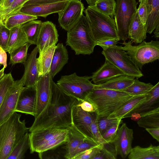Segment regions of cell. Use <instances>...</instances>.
Masks as SVG:
<instances>
[{
  "label": "cell",
  "instance_id": "4",
  "mask_svg": "<svg viewBox=\"0 0 159 159\" xmlns=\"http://www.w3.org/2000/svg\"><path fill=\"white\" fill-rule=\"evenodd\" d=\"M84 12L92 39L96 43L109 39L120 40L113 18L101 12L93 7L88 6Z\"/></svg>",
  "mask_w": 159,
  "mask_h": 159
},
{
  "label": "cell",
  "instance_id": "8",
  "mask_svg": "<svg viewBox=\"0 0 159 159\" xmlns=\"http://www.w3.org/2000/svg\"><path fill=\"white\" fill-rule=\"evenodd\" d=\"M102 53L105 60L110 62L121 70L124 74L139 78L143 76L141 71L125 51L118 46L102 47Z\"/></svg>",
  "mask_w": 159,
  "mask_h": 159
},
{
  "label": "cell",
  "instance_id": "9",
  "mask_svg": "<svg viewBox=\"0 0 159 159\" xmlns=\"http://www.w3.org/2000/svg\"><path fill=\"white\" fill-rule=\"evenodd\" d=\"M114 20L120 40L128 39V27L132 15L137 9L136 0H116Z\"/></svg>",
  "mask_w": 159,
  "mask_h": 159
},
{
  "label": "cell",
  "instance_id": "10",
  "mask_svg": "<svg viewBox=\"0 0 159 159\" xmlns=\"http://www.w3.org/2000/svg\"><path fill=\"white\" fill-rule=\"evenodd\" d=\"M53 78L50 72L40 76L35 84L36 104L34 119L40 116L48 106L52 95Z\"/></svg>",
  "mask_w": 159,
  "mask_h": 159
},
{
  "label": "cell",
  "instance_id": "45",
  "mask_svg": "<svg viewBox=\"0 0 159 159\" xmlns=\"http://www.w3.org/2000/svg\"><path fill=\"white\" fill-rule=\"evenodd\" d=\"M92 116V121L91 129L94 139L98 143L103 144L107 143L103 139L98 129L97 123V115L95 112L91 113Z\"/></svg>",
  "mask_w": 159,
  "mask_h": 159
},
{
  "label": "cell",
  "instance_id": "7",
  "mask_svg": "<svg viewBox=\"0 0 159 159\" xmlns=\"http://www.w3.org/2000/svg\"><path fill=\"white\" fill-rule=\"evenodd\" d=\"M90 79L91 76H80L74 73L62 76L56 84L65 93L82 102L94 87Z\"/></svg>",
  "mask_w": 159,
  "mask_h": 159
},
{
  "label": "cell",
  "instance_id": "22",
  "mask_svg": "<svg viewBox=\"0 0 159 159\" xmlns=\"http://www.w3.org/2000/svg\"><path fill=\"white\" fill-rule=\"evenodd\" d=\"M69 59L68 52L66 47L59 43L55 47L50 66V73L53 78L67 63Z\"/></svg>",
  "mask_w": 159,
  "mask_h": 159
},
{
  "label": "cell",
  "instance_id": "21",
  "mask_svg": "<svg viewBox=\"0 0 159 159\" xmlns=\"http://www.w3.org/2000/svg\"><path fill=\"white\" fill-rule=\"evenodd\" d=\"M147 33L146 24L141 23L137 9L132 15L128 27L129 39L135 43H139L146 39Z\"/></svg>",
  "mask_w": 159,
  "mask_h": 159
},
{
  "label": "cell",
  "instance_id": "52",
  "mask_svg": "<svg viewBox=\"0 0 159 159\" xmlns=\"http://www.w3.org/2000/svg\"><path fill=\"white\" fill-rule=\"evenodd\" d=\"M84 111L89 113L95 112V110L93 105L89 102L84 100L80 102L78 104Z\"/></svg>",
  "mask_w": 159,
  "mask_h": 159
},
{
  "label": "cell",
  "instance_id": "36",
  "mask_svg": "<svg viewBox=\"0 0 159 159\" xmlns=\"http://www.w3.org/2000/svg\"><path fill=\"white\" fill-rule=\"evenodd\" d=\"M31 45L27 42L12 51L10 53L9 64L15 65L18 63H24L27 59L28 50Z\"/></svg>",
  "mask_w": 159,
  "mask_h": 159
},
{
  "label": "cell",
  "instance_id": "59",
  "mask_svg": "<svg viewBox=\"0 0 159 159\" xmlns=\"http://www.w3.org/2000/svg\"><path fill=\"white\" fill-rule=\"evenodd\" d=\"M5 68L3 67L0 70V80L2 77L4 75V71Z\"/></svg>",
  "mask_w": 159,
  "mask_h": 159
},
{
  "label": "cell",
  "instance_id": "56",
  "mask_svg": "<svg viewBox=\"0 0 159 159\" xmlns=\"http://www.w3.org/2000/svg\"><path fill=\"white\" fill-rule=\"evenodd\" d=\"M131 117L132 120L135 121H138L141 118L140 114L137 113H134L132 114L129 116Z\"/></svg>",
  "mask_w": 159,
  "mask_h": 159
},
{
  "label": "cell",
  "instance_id": "63",
  "mask_svg": "<svg viewBox=\"0 0 159 159\" xmlns=\"http://www.w3.org/2000/svg\"><path fill=\"white\" fill-rule=\"evenodd\" d=\"M1 23L0 22V23Z\"/></svg>",
  "mask_w": 159,
  "mask_h": 159
},
{
  "label": "cell",
  "instance_id": "55",
  "mask_svg": "<svg viewBox=\"0 0 159 159\" xmlns=\"http://www.w3.org/2000/svg\"><path fill=\"white\" fill-rule=\"evenodd\" d=\"M145 129L154 139L159 142V128Z\"/></svg>",
  "mask_w": 159,
  "mask_h": 159
},
{
  "label": "cell",
  "instance_id": "12",
  "mask_svg": "<svg viewBox=\"0 0 159 159\" xmlns=\"http://www.w3.org/2000/svg\"><path fill=\"white\" fill-rule=\"evenodd\" d=\"M84 10L83 4L79 0H70L61 11L58 13L60 26L66 31L79 20Z\"/></svg>",
  "mask_w": 159,
  "mask_h": 159
},
{
  "label": "cell",
  "instance_id": "39",
  "mask_svg": "<svg viewBox=\"0 0 159 159\" xmlns=\"http://www.w3.org/2000/svg\"><path fill=\"white\" fill-rule=\"evenodd\" d=\"M67 138V132L51 139L41 146L36 151L40 152L56 148L66 143Z\"/></svg>",
  "mask_w": 159,
  "mask_h": 159
},
{
  "label": "cell",
  "instance_id": "41",
  "mask_svg": "<svg viewBox=\"0 0 159 159\" xmlns=\"http://www.w3.org/2000/svg\"><path fill=\"white\" fill-rule=\"evenodd\" d=\"M14 81L11 73L5 74L0 80V107L8 89Z\"/></svg>",
  "mask_w": 159,
  "mask_h": 159
},
{
  "label": "cell",
  "instance_id": "40",
  "mask_svg": "<svg viewBox=\"0 0 159 159\" xmlns=\"http://www.w3.org/2000/svg\"><path fill=\"white\" fill-rule=\"evenodd\" d=\"M122 119L116 118L109 119L107 117H97L98 127L102 135L109 128L116 124L119 123H122Z\"/></svg>",
  "mask_w": 159,
  "mask_h": 159
},
{
  "label": "cell",
  "instance_id": "62",
  "mask_svg": "<svg viewBox=\"0 0 159 159\" xmlns=\"http://www.w3.org/2000/svg\"><path fill=\"white\" fill-rule=\"evenodd\" d=\"M68 0L69 1V0Z\"/></svg>",
  "mask_w": 159,
  "mask_h": 159
},
{
  "label": "cell",
  "instance_id": "5",
  "mask_svg": "<svg viewBox=\"0 0 159 159\" xmlns=\"http://www.w3.org/2000/svg\"><path fill=\"white\" fill-rule=\"evenodd\" d=\"M66 44L76 55H90L93 52L96 43L92 39L86 17L84 14L67 31Z\"/></svg>",
  "mask_w": 159,
  "mask_h": 159
},
{
  "label": "cell",
  "instance_id": "47",
  "mask_svg": "<svg viewBox=\"0 0 159 159\" xmlns=\"http://www.w3.org/2000/svg\"><path fill=\"white\" fill-rule=\"evenodd\" d=\"M121 124V123H119L114 125L107 130L102 135L103 139L107 143H112L116 136L119 125Z\"/></svg>",
  "mask_w": 159,
  "mask_h": 159
},
{
  "label": "cell",
  "instance_id": "51",
  "mask_svg": "<svg viewBox=\"0 0 159 159\" xmlns=\"http://www.w3.org/2000/svg\"><path fill=\"white\" fill-rule=\"evenodd\" d=\"M118 41L116 39H109L101 41L96 43V45L102 47H113L116 45Z\"/></svg>",
  "mask_w": 159,
  "mask_h": 159
},
{
  "label": "cell",
  "instance_id": "43",
  "mask_svg": "<svg viewBox=\"0 0 159 159\" xmlns=\"http://www.w3.org/2000/svg\"><path fill=\"white\" fill-rule=\"evenodd\" d=\"M100 144H101L98 143L94 140L86 138L75 149L71 155V159H74L76 156L83 152Z\"/></svg>",
  "mask_w": 159,
  "mask_h": 159
},
{
  "label": "cell",
  "instance_id": "54",
  "mask_svg": "<svg viewBox=\"0 0 159 159\" xmlns=\"http://www.w3.org/2000/svg\"><path fill=\"white\" fill-rule=\"evenodd\" d=\"M6 52L0 47V64L5 68L7 67V56Z\"/></svg>",
  "mask_w": 159,
  "mask_h": 159
},
{
  "label": "cell",
  "instance_id": "32",
  "mask_svg": "<svg viewBox=\"0 0 159 159\" xmlns=\"http://www.w3.org/2000/svg\"><path fill=\"white\" fill-rule=\"evenodd\" d=\"M56 45L47 49L37 58L40 76L50 72L52 57Z\"/></svg>",
  "mask_w": 159,
  "mask_h": 159
},
{
  "label": "cell",
  "instance_id": "13",
  "mask_svg": "<svg viewBox=\"0 0 159 159\" xmlns=\"http://www.w3.org/2000/svg\"><path fill=\"white\" fill-rule=\"evenodd\" d=\"M67 132L66 129L49 128L34 131L29 134L31 153L36 152L42 145L53 138Z\"/></svg>",
  "mask_w": 159,
  "mask_h": 159
},
{
  "label": "cell",
  "instance_id": "3",
  "mask_svg": "<svg viewBox=\"0 0 159 159\" xmlns=\"http://www.w3.org/2000/svg\"><path fill=\"white\" fill-rule=\"evenodd\" d=\"M21 116L15 112L0 125V159H7L15 146L29 130L25 120H20Z\"/></svg>",
  "mask_w": 159,
  "mask_h": 159
},
{
  "label": "cell",
  "instance_id": "14",
  "mask_svg": "<svg viewBox=\"0 0 159 159\" xmlns=\"http://www.w3.org/2000/svg\"><path fill=\"white\" fill-rule=\"evenodd\" d=\"M133 138V129L128 128L125 123L122 124L119 128L112 143L117 155L123 159L125 158L129 153L132 148Z\"/></svg>",
  "mask_w": 159,
  "mask_h": 159
},
{
  "label": "cell",
  "instance_id": "57",
  "mask_svg": "<svg viewBox=\"0 0 159 159\" xmlns=\"http://www.w3.org/2000/svg\"><path fill=\"white\" fill-rule=\"evenodd\" d=\"M98 0H85L89 5V6L93 7L94 6L96 2Z\"/></svg>",
  "mask_w": 159,
  "mask_h": 159
},
{
  "label": "cell",
  "instance_id": "24",
  "mask_svg": "<svg viewBox=\"0 0 159 159\" xmlns=\"http://www.w3.org/2000/svg\"><path fill=\"white\" fill-rule=\"evenodd\" d=\"M66 129L67 138L65 143V157L66 159H71V155L75 149L85 139L88 138L77 129L72 124Z\"/></svg>",
  "mask_w": 159,
  "mask_h": 159
},
{
  "label": "cell",
  "instance_id": "16",
  "mask_svg": "<svg viewBox=\"0 0 159 159\" xmlns=\"http://www.w3.org/2000/svg\"><path fill=\"white\" fill-rule=\"evenodd\" d=\"M36 104L35 86H25L21 91L15 112L34 116Z\"/></svg>",
  "mask_w": 159,
  "mask_h": 159
},
{
  "label": "cell",
  "instance_id": "38",
  "mask_svg": "<svg viewBox=\"0 0 159 159\" xmlns=\"http://www.w3.org/2000/svg\"><path fill=\"white\" fill-rule=\"evenodd\" d=\"M117 155L113 144L106 143L103 144L93 159H116Z\"/></svg>",
  "mask_w": 159,
  "mask_h": 159
},
{
  "label": "cell",
  "instance_id": "44",
  "mask_svg": "<svg viewBox=\"0 0 159 159\" xmlns=\"http://www.w3.org/2000/svg\"><path fill=\"white\" fill-rule=\"evenodd\" d=\"M57 147L38 153L39 158L41 159H66V152L57 150Z\"/></svg>",
  "mask_w": 159,
  "mask_h": 159
},
{
  "label": "cell",
  "instance_id": "30",
  "mask_svg": "<svg viewBox=\"0 0 159 159\" xmlns=\"http://www.w3.org/2000/svg\"><path fill=\"white\" fill-rule=\"evenodd\" d=\"M42 22L40 20H34L21 25L27 37L28 42L31 45H36Z\"/></svg>",
  "mask_w": 159,
  "mask_h": 159
},
{
  "label": "cell",
  "instance_id": "26",
  "mask_svg": "<svg viewBox=\"0 0 159 159\" xmlns=\"http://www.w3.org/2000/svg\"><path fill=\"white\" fill-rule=\"evenodd\" d=\"M135 78L125 74L122 75L112 78L102 84H95L94 88L121 91L131 85Z\"/></svg>",
  "mask_w": 159,
  "mask_h": 159
},
{
  "label": "cell",
  "instance_id": "33",
  "mask_svg": "<svg viewBox=\"0 0 159 159\" xmlns=\"http://www.w3.org/2000/svg\"><path fill=\"white\" fill-rule=\"evenodd\" d=\"M37 18V16L25 14L20 11L7 17L4 20L3 23L7 28L10 29Z\"/></svg>",
  "mask_w": 159,
  "mask_h": 159
},
{
  "label": "cell",
  "instance_id": "18",
  "mask_svg": "<svg viewBox=\"0 0 159 159\" xmlns=\"http://www.w3.org/2000/svg\"><path fill=\"white\" fill-rule=\"evenodd\" d=\"M38 52V48L36 46L23 63L25 70L21 79L25 86H35L40 76L37 58Z\"/></svg>",
  "mask_w": 159,
  "mask_h": 159
},
{
  "label": "cell",
  "instance_id": "27",
  "mask_svg": "<svg viewBox=\"0 0 159 159\" xmlns=\"http://www.w3.org/2000/svg\"><path fill=\"white\" fill-rule=\"evenodd\" d=\"M128 156L129 159H159V146L151 144L143 148L137 146L132 148Z\"/></svg>",
  "mask_w": 159,
  "mask_h": 159
},
{
  "label": "cell",
  "instance_id": "58",
  "mask_svg": "<svg viewBox=\"0 0 159 159\" xmlns=\"http://www.w3.org/2000/svg\"><path fill=\"white\" fill-rule=\"evenodd\" d=\"M154 30V37L156 38H158L159 37V27H157Z\"/></svg>",
  "mask_w": 159,
  "mask_h": 159
},
{
  "label": "cell",
  "instance_id": "17",
  "mask_svg": "<svg viewBox=\"0 0 159 159\" xmlns=\"http://www.w3.org/2000/svg\"><path fill=\"white\" fill-rule=\"evenodd\" d=\"M72 124L77 129L87 138L95 140L91 129L92 121L91 113L84 111L77 104L72 108Z\"/></svg>",
  "mask_w": 159,
  "mask_h": 159
},
{
  "label": "cell",
  "instance_id": "6",
  "mask_svg": "<svg viewBox=\"0 0 159 159\" xmlns=\"http://www.w3.org/2000/svg\"><path fill=\"white\" fill-rule=\"evenodd\" d=\"M132 41L123 42L124 46H118L127 54L140 70L144 65L153 62L159 58V41H143L137 46L132 45Z\"/></svg>",
  "mask_w": 159,
  "mask_h": 159
},
{
  "label": "cell",
  "instance_id": "42",
  "mask_svg": "<svg viewBox=\"0 0 159 159\" xmlns=\"http://www.w3.org/2000/svg\"><path fill=\"white\" fill-rule=\"evenodd\" d=\"M30 0H15L11 5L0 15V22L3 23L7 17L20 11L25 4Z\"/></svg>",
  "mask_w": 159,
  "mask_h": 159
},
{
  "label": "cell",
  "instance_id": "19",
  "mask_svg": "<svg viewBox=\"0 0 159 159\" xmlns=\"http://www.w3.org/2000/svg\"><path fill=\"white\" fill-rule=\"evenodd\" d=\"M68 1L67 0L51 4L25 5L20 11L31 15L46 18L51 14L61 11L66 6Z\"/></svg>",
  "mask_w": 159,
  "mask_h": 159
},
{
  "label": "cell",
  "instance_id": "50",
  "mask_svg": "<svg viewBox=\"0 0 159 159\" xmlns=\"http://www.w3.org/2000/svg\"><path fill=\"white\" fill-rule=\"evenodd\" d=\"M66 0H30L26 2L24 6L29 5L51 4L62 2Z\"/></svg>",
  "mask_w": 159,
  "mask_h": 159
},
{
  "label": "cell",
  "instance_id": "28",
  "mask_svg": "<svg viewBox=\"0 0 159 159\" xmlns=\"http://www.w3.org/2000/svg\"><path fill=\"white\" fill-rule=\"evenodd\" d=\"M148 17L146 22L147 33L151 34L159 27V0H146Z\"/></svg>",
  "mask_w": 159,
  "mask_h": 159
},
{
  "label": "cell",
  "instance_id": "23",
  "mask_svg": "<svg viewBox=\"0 0 159 159\" xmlns=\"http://www.w3.org/2000/svg\"><path fill=\"white\" fill-rule=\"evenodd\" d=\"M159 82H158L148 92L146 99L129 112L124 118L129 117L134 113L139 114L141 116L145 113L153 109L159 101Z\"/></svg>",
  "mask_w": 159,
  "mask_h": 159
},
{
  "label": "cell",
  "instance_id": "37",
  "mask_svg": "<svg viewBox=\"0 0 159 159\" xmlns=\"http://www.w3.org/2000/svg\"><path fill=\"white\" fill-rule=\"evenodd\" d=\"M116 7L115 0H98L93 7L101 12L113 18Z\"/></svg>",
  "mask_w": 159,
  "mask_h": 159
},
{
  "label": "cell",
  "instance_id": "49",
  "mask_svg": "<svg viewBox=\"0 0 159 159\" xmlns=\"http://www.w3.org/2000/svg\"><path fill=\"white\" fill-rule=\"evenodd\" d=\"M103 144L89 149L76 156L74 159H93Z\"/></svg>",
  "mask_w": 159,
  "mask_h": 159
},
{
  "label": "cell",
  "instance_id": "11",
  "mask_svg": "<svg viewBox=\"0 0 159 159\" xmlns=\"http://www.w3.org/2000/svg\"><path fill=\"white\" fill-rule=\"evenodd\" d=\"M21 79L14 81L8 89L0 107V125L15 112L20 94L24 88Z\"/></svg>",
  "mask_w": 159,
  "mask_h": 159
},
{
  "label": "cell",
  "instance_id": "20",
  "mask_svg": "<svg viewBox=\"0 0 159 159\" xmlns=\"http://www.w3.org/2000/svg\"><path fill=\"white\" fill-rule=\"evenodd\" d=\"M124 74L118 68L105 60L104 63L91 76V80L95 85H99L120 75Z\"/></svg>",
  "mask_w": 159,
  "mask_h": 159
},
{
  "label": "cell",
  "instance_id": "53",
  "mask_svg": "<svg viewBox=\"0 0 159 159\" xmlns=\"http://www.w3.org/2000/svg\"><path fill=\"white\" fill-rule=\"evenodd\" d=\"M15 0H0V15L7 9Z\"/></svg>",
  "mask_w": 159,
  "mask_h": 159
},
{
  "label": "cell",
  "instance_id": "31",
  "mask_svg": "<svg viewBox=\"0 0 159 159\" xmlns=\"http://www.w3.org/2000/svg\"><path fill=\"white\" fill-rule=\"evenodd\" d=\"M137 121L139 126L145 129L159 128V107L147 112L140 116Z\"/></svg>",
  "mask_w": 159,
  "mask_h": 159
},
{
  "label": "cell",
  "instance_id": "34",
  "mask_svg": "<svg viewBox=\"0 0 159 159\" xmlns=\"http://www.w3.org/2000/svg\"><path fill=\"white\" fill-rule=\"evenodd\" d=\"M29 133L26 132L15 146L7 159H23L30 148Z\"/></svg>",
  "mask_w": 159,
  "mask_h": 159
},
{
  "label": "cell",
  "instance_id": "48",
  "mask_svg": "<svg viewBox=\"0 0 159 159\" xmlns=\"http://www.w3.org/2000/svg\"><path fill=\"white\" fill-rule=\"evenodd\" d=\"M137 10L141 23L143 25H146L148 17V11L146 0H141Z\"/></svg>",
  "mask_w": 159,
  "mask_h": 159
},
{
  "label": "cell",
  "instance_id": "46",
  "mask_svg": "<svg viewBox=\"0 0 159 159\" xmlns=\"http://www.w3.org/2000/svg\"><path fill=\"white\" fill-rule=\"evenodd\" d=\"M10 34V29L3 23H0V47L5 51Z\"/></svg>",
  "mask_w": 159,
  "mask_h": 159
},
{
  "label": "cell",
  "instance_id": "60",
  "mask_svg": "<svg viewBox=\"0 0 159 159\" xmlns=\"http://www.w3.org/2000/svg\"><path fill=\"white\" fill-rule=\"evenodd\" d=\"M1 65H2L0 64V67L1 66Z\"/></svg>",
  "mask_w": 159,
  "mask_h": 159
},
{
  "label": "cell",
  "instance_id": "25",
  "mask_svg": "<svg viewBox=\"0 0 159 159\" xmlns=\"http://www.w3.org/2000/svg\"><path fill=\"white\" fill-rule=\"evenodd\" d=\"M148 92L144 94L133 96L107 118L119 119L124 118V117L129 112L146 99L148 95Z\"/></svg>",
  "mask_w": 159,
  "mask_h": 159
},
{
  "label": "cell",
  "instance_id": "35",
  "mask_svg": "<svg viewBox=\"0 0 159 159\" xmlns=\"http://www.w3.org/2000/svg\"><path fill=\"white\" fill-rule=\"evenodd\" d=\"M139 78H135L131 85L121 91L133 96H136L146 93L153 87L154 85L151 83L141 82Z\"/></svg>",
  "mask_w": 159,
  "mask_h": 159
},
{
  "label": "cell",
  "instance_id": "1",
  "mask_svg": "<svg viewBox=\"0 0 159 159\" xmlns=\"http://www.w3.org/2000/svg\"><path fill=\"white\" fill-rule=\"evenodd\" d=\"M80 102L65 93L53 81L50 103L43 112L34 119L29 131L49 128L66 129L72 124V108Z\"/></svg>",
  "mask_w": 159,
  "mask_h": 159
},
{
  "label": "cell",
  "instance_id": "15",
  "mask_svg": "<svg viewBox=\"0 0 159 159\" xmlns=\"http://www.w3.org/2000/svg\"><path fill=\"white\" fill-rule=\"evenodd\" d=\"M58 36L55 24L48 21L43 22L36 45L39 54H42L48 48L56 45Z\"/></svg>",
  "mask_w": 159,
  "mask_h": 159
},
{
  "label": "cell",
  "instance_id": "29",
  "mask_svg": "<svg viewBox=\"0 0 159 159\" xmlns=\"http://www.w3.org/2000/svg\"><path fill=\"white\" fill-rule=\"evenodd\" d=\"M21 25L10 29V35L6 51L9 54L14 50L28 42L27 37Z\"/></svg>",
  "mask_w": 159,
  "mask_h": 159
},
{
  "label": "cell",
  "instance_id": "2",
  "mask_svg": "<svg viewBox=\"0 0 159 159\" xmlns=\"http://www.w3.org/2000/svg\"><path fill=\"white\" fill-rule=\"evenodd\" d=\"M133 96L123 91L94 88L85 100L93 105L97 117H107Z\"/></svg>",
  "mask_w": 159,
  "mask_h": 159
},
{
  "label": "cell",
  "instance_id": "61",
  "mask_svg": "<svg viewBox=\"0 0 159 159\" xmlns=\"http://www.w3.org/2000/svg\"><path fill=\"white\" fill-rule=\"evenodd\" d=\"M141 0H139V1L140 2Z\"/></svg>",
  "mask_w": 159,
  "mask_h": 159
}]
</instances>
